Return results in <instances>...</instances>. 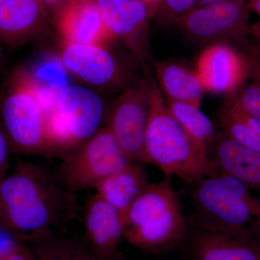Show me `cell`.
<instances>
[{
    "mask_svg": "<svg viewBox=\"0 0 260 260\" xmlns=\"http://www.w3.org/2000/svg\"><path fill=\"white\" fill-rule=\"evenodd\" d=\"M75 212V193L38 164L19 162L0 181V223L19 242L47 239Z\"/></svg>",
    "mask_w": 260,
    "mask_h": 260,
    "instance_id": "obj_1",
    "label": "cell"
},
{
    "mask_svg": "<svg viewBox=\"0 0 260 260\" xmlns=\"http://www.w3.org/2000/svg\"><path fill=\"white\" fill-rule=\"evenodd\" d=\"M124 239L147 252H165L181 245L190 229L170 177L149 184L121 213Z\"/></svg>",
    "mask_w": 260,
    "mask_h": 260,
    "instance_id": "obj_2",
    "label": "cell"
},
{
    "mask_svg": "<svg viewBox=\"0 0 260 260\" xmlns=\"http://www.w3.org/2000/svg\"><path fill=\"white\" fill-rule=\"evenodd\" d=\"M145 162L158 168L165 177L194 183L212 171L210 158L191 141L168 109L155 82L149 83L148 118L145 130Z\"/></svg>",
    "mask_w": 260,
    "mask_h": 260,
    "instance_id": "obj_3",
    "label": "cell"
},
{
    "mask_svg": "<svg viewBox=\"0 0 260 260\" xmlns=\"http://www.w3.org/2000/svg\"><path fill=\"white\" fill-rule=\"evenodd\" d=\"M192 184L196 225L229 234H260V199L245 184L213 169Z\"/></svg>",
    "mask_w": 260,
    "mask_h": 260,
    "instance_id": "obj_4",
    "label": "cell"
},
{
    "mask_svg": "<svg viewBox=\"0 0 260 260\" xmlns=\"http://www.w3.org/2000/svg\"><path fill=\"white\" fill-rule=\"evenodd\" d=\"M43 91L27 70H18L12 77L10 88L0 101V121L11 151L51 154Z\"/></svg>",
    "mask_w": 260,
    "mask_h": 260,
    "instance_id": "obj_5",
    "label": "cell"
},
{
    "mask_svg": "<svg viewBox=\"0 0 260 260\" xmlns=\"http://www.w3.org/2000/svg\"><path fill=\"white\" fill-rule=\"evenodd\" d=\"M104 107L102 99L88 87L68 85L56 91L47 114L51 154L73 152L101 129Z\"/></svg>",
    "mask_w": 260,
    "mask_h": 260,
    "instance_id": "obj_6",
    "label": "cell"
},
{
    "mask_svg": "<svg viewBox=\"0 0 260 260\" xmlns=\"http://www.w3.org/2000/svg\"><path fill=\"white\" fill-rule=\"evenodd\" d=\"M133 162L119 148L109 128L96 134L65 155L60 180L71 192L91 189L110 174Z\"/></svg>",
    "mask_w": 260,
    "mask_h": 260,
    "instance_id": "obj_7",
    "label": "cell"
},
{
    "mask_svg": "<svg viewBox=\"0 0 260 260\" xmlns=\"http://www.w3.org/2000/svg\"><path fill=\"white\" fill-rule=\"evenodd\" d=\"M249 13L246 1L212 3L189 10L174 23L196 42L246 45L251 34Z\"/></svg>",
    "mask_w": 260,
    "mask_h": 260,
    "instance_id": "obj_8",
    "label": "cell"
},
{
    "mask_svg": "<svg viewBox=\"0 0 260 260\" xmlns=\"http://www.w3.org/2000/svg\"><path fill=\"white\" fill-rule=\"evenodd\" d=\"M149 83L139 82L123 91L114 104L107 126L123 153L133 162H145Z\"/></svg>",
    "mask_w": 260,
    "mask_h": 260,
    "instance_id": "obj_9",
    "label": "cell"
},
{
    "mask_svg": "<svg viewBox=\"0 0 260 260\" xmlns=\"http://www.w3.org/2000/svg\"><path fill=\"white\" fill-rule=\"evenodd\" d=\"M195 72L205 92L234 95L249 79L250 59L231 44L216 43L200 53Z\"/></svg>",
    "mask_w": 260,
    "mask_h": 260,
    "instance_id": "obj_10",
    "label": "cell"
},
{
    "mask_svg": "<svg viewBox=\"0 0 260 260\" xmlns=\"http://www.w3.org/2000/svg\"><path fill=\"white\" fill-rule=\"evenodd\" d=\"M103 21L115 39H121L137 57L145 60L150 54L149 20L142 0H95Z\"/></svg>",
    "mask_w": 260,
    "mask_h": 260,
    "instance_id": "obj_11",
    "label": "cell"
},
{
    "mask_svg": "<svg viewBox=\"0 0 260 260\" xmlns=\"http://www.w3.org/2000/svg\"><path fill=\"white\" fill-rule=\"evenodd\" d=\"M59 60L68 73L91 86H117L124 78L120 63L104 46L61 42Z\"/></svg>",
    "mask_w": 260,
    "mask_h": 260,
    "instance_id": "obj_12",
    "label": "cell"
},
{
    "mask_svg": "<svg viewBox=\"0 0 260 260\" xmlns=\"http://www.w3.org/2000/svg\"><path fill=\"white\" fill-rule=\"evenodd\" d=\"M54 23L61 42L109 47L116 40L104 25L95 0H68L56 10Z\"/></svg>",
    "mask_w": 260,
    "mask_h": 260,
    "instance_id": "obj_13",
    "label": "cell"
},
{
    "mask_svg": "<svg viewBox=\"0 0 260 260\" xmlns=\"http://www.w3.org/2000/svg\"><path fill=\"white\" fill-rule=\"evenodd\" d=\"M83 220L89 249L101 260L117 259L124 239L120 212L95 194L87 200Z\"/></svg>",
    "mask_w": 260,
    "mask_h": 260,
    "instance_id": "obj_14",
    "label": "cell"
},
{
    "mask_svg": "<svg viewBox=\"0 0 260 260\" xmlns=\"http://www.w3.org/2000/svg\"><path fill=\"white\" fill-rule=\"evenodd\" d=\"M259 234H229L195 228L191 260H260Z\"/></svg>",
    "mask_w": 260,
    "mask_h": 260,
    "instance_id": "obj_15",
    "label": "cell"
},
{
    "mask_svg": "<svg viewBox=\"0 0 260 260\" xmlns=\"http://www.w3.org/2000/svg\"><path fill=\"white\" fill-rule=\"evenodd\" d=\"M47 19L39 0H0V43L23 45L42 32Z\"/></svg>",
    "mask_w": 260,
    "mask_h": 260,
    "instance_id": "obj_16",
    "label": "cell"
},
{
    "mask_svg": "<svg viewBox=\"0 0 260 260\" xmlns=\"http://www.w3.org/2000/svg\"><path fill=\"white\" fill-rule=\"evenodd\" d=\"M210 164L212 169L236 178L251 190L260 193V152L225 136L215 142Z\"/></svg>",
    "mask_w": 260,
    "mask_h": 260,
    "instance_id": "obj_17",
    "label": "cell"
},
{
    "mask_svg": "<svg viewBox=\"0 0 260 260\" xmlns=\"http://www.w3.org/2000/svg\"><path fill=\"white\" fill-rule=\"evenodd\" d=\"M149 184L144 169L131 162L99 181L94 189L95 194L122 213Z\"/></svg>",
    "mask_w": 260,
    "mask_h": 260,
    "instance_id": "obj_18",
    "label": "cell"
},
{
    "mask_svg": "<svg viewBox=\"0 0 260 260\" xmlns=\"http://www.w3.org/2000/svg\"><path fill=\"white\" fill-rule=\"evenodd\" d=\"M160 91L166 100L187 103L200 107L205 93L195 70L171 61L155 64Z\"/></svg>",
    "mask_w": 260,
    "mask_h": 260,
    "instance_id": "obj_19",
    "label": "cell"
},
{
    "mask_svg": "<svg viewBox=\"0 0 260 260\" xmlns=\"http://www.w3.org/2000/svg\"><path fill=\"white\" fill-rule=\"evenodd\" d=\"M171 114L185 130L191 141L202 153L209 157V148L216 142L215 126L200 107L174 101L166 100Z\"/></svg>",
    "mask_w": 260,
    "mask_h": 260,
    "instance_id": "obj_20",
    "label": "cell"
},
{
    "mask_svg": "<svg viewBox=\"0 0 260 260\" xmlns=\"http://www.w3.org/2000/svg\"><path fill=\"white\" fill-rule=\"evenodd\" d=\"M35 244L37 260H101L90 249L65 238L51 235Z\"/></svg>",
    "mask_w": 260,
    "mask_h": 260,
    "instance_id": "obj_21",
    "label": "cell"
},
{
    "mask_svg": "<svg viewBox=\"0 0 260 260\" xmlns=\"http://www.w3.org/2000/svg\"><path fill=\"white\" fill-rule=\"evenodd\" d=\"M249 83H245L233 99L238 107L260 122V66L254 56L250 59Z\"/></svg>",
    "mask_w": 260,
    "mask_h": 260,
    "instance_id": "obj_22",
    "label": "cell"
},
{
    "mask_svg": "<svg viewBox=\"0 0 260 260\" xmlns=\"http://www.w3.org/2000/svg\"><path fill=\"white\" fill-rule=\"evenodd\" d=\"M220 120L225 137L247 148L260 152V141L250 128L227 105L220 112Z\"/></svg>",
    "mask_w": 260,
    "mask_h": 260,
    "instance_id": "obj_23",
    "label": "cell"
},
{
    "mask_svg": "<svg viewBox=\"0 0 260 260\" xmlns=\"http://www.w3.org/2000/svg\"><path fill=\"white\" fill-rule=\"evenodd\" d=\"M197 0H164L158 13L159 21L169 25L194 8Z\"/></svg>",
    "mask_w": 260,
    "mask_h": 260,
    "instance_id": "obj_24",
    "label": "cell"
},
{
    "mask_svg": "<svg viewBox=\"0 0 260 260\" xmlns=\"http://www.w3.org/2000/svg\"><path fill=\"white\" fill-rule=\"evenodd\" d=\"M0 260H37V258L23 243L16 241L8 250L0 254Z\"/></svg>",
    "mask_w": 260,
    "mask_h": 260,
    "instance_id": "obj_25",
    "label": "cell"
},
{
    "mask_svg": "<svg viewBox=\"0 0 260 260\" xmlns=\"http://www.w3.org/2000/svg\"><path fill=\"white\" fill-rule=\"evenodd\" d=\"M10 151L11 149L0 121V181L9 172Z\"/></svg>",
    "mask_w": 260,
    "mask_h": 260,
    "instance_id": "obj_26",
    "label": "cell"
},
{
    "mask_svg": "<svg viewBox=\"0 0 260 260\" xmlns=\"http://www.w3.org/2000/svg\"><path fill=\"white\" fill-rule=\"evenodd\" d=\"M148 8L150 17L158 15L164 0H142Z\"/></svg>",
    "mask_w": 260,
    "mask_h": 260,
    "instance_id": "obj_27",
    "label": "cell"
},
{
    "mask_svg": "<svg viewBox=\"0 0 260 260\" xmlns=\"http://www.w3.org/2000/svg\"><path fill=\"white\" fill-rule=\"evenodd\" d=\"M251 34L254 36L256 40L255 44L252 47H250L251 54L260 66V35L254 32H251Z\"/></svg>",
    "mask_w": 260,
    "mask_h": 260,
    "instance_id": "obj_28",
    "label": "cell"
},
{
    "mask_svg": "<svg viewBox=\"0 0 260 260\" xmlns=\"http://www.w3.org/2000/svg\"><path fill=\"white\" fill-rule=\"evenodd\" d=\"M43 5L45 7L46 9L57 10L66 3L68 0H39Z\"/></svg>",
    "mask_w": 260,
    "mask_h": 260,
    "instance_id": "obj_29",
    "label": "cell"
},
{
    "mask_svg": "<svg viewBox=\"0 0 260 260\" xmlns=\"http://www.w3.org/2000/svg\"><path fill=\"white\" fill-rule=\"evenodd\" d=\"M246 1V0H197L194 8H199L203 5L212 4V3H225V2H239ZM193 8V9H194Z\"/></svg>",
    "mask_w": 260,
    "mask_h": 260,
    "instance_id": "obj_30",
    "label": "cell"
},
{
    "mask_svg": "<svg viewBox=\"0 0 260 260\" xmlns=\"http://www.w3.org/2000/svg\"><path fill=\"white\" fill-rule=\"evenodd\" d=\"M248 8L260 17V0H247Z\"/></svg>",
    "mask_w": 260,
    "mask_h": 260,
    "instance_id": "obj_31",
    "label": "cell"
},
{
    "mask_svg": "<svg viewBox=\"0 0 260 260\" xmlns=\"http://www.w3.org/2000/svg\"><path fill=\"white\" fill-rule=\"evenodd\" d=\"M251 32L259 34L260 35V20L257 23L251 25Z\"/></svg>",
    "mask_w": 260,
    "mask_h": 260,
    "instance_id": "obj_32",
    "label": "cell"
},
{
    "mask_svg": "<svg viewBox=\"0 0 260 260\" xmlns=\"http://www.w3.org/2000/svg\"><path fill=\"white\" fill-rule=\"evenodd\" d=\"M2 46H3V44L0 43V61H1L2 57Z\"/></svg>",
    "mask_w": 260,
    "mask_h": 260,
    "instance_id": "obj_33",
    "label": "cell"
},
{
    "mask_svg": "<svg viewBox=\"0 0 260 260\" xmlns=\"http://www.w3.org/2000/svg\"><path fill=\"white\" fill-rule=\"evenodd\" d=\"M1 223H0V229H1Z\"/></svg>",
    "mask_w": 260,
    "mask_h": 260,
    "instance_id": "obj_34",
    "label": "cell"
}]
</instances>
